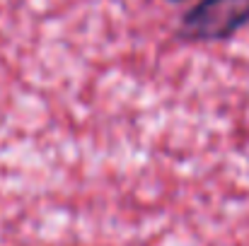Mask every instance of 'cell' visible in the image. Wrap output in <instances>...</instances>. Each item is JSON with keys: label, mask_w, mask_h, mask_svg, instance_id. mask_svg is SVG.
Listing matches in <instances>:
<instances>
[{"label": "cell", "mask_w": 249, "mask_h": 246, "mask_svg": "<svg viewBox=\"0 0 249 246\" xmlns=\"http://www.w3.org/2000/svg\"><path fill=\"white\" fill-rule=\"evenodd\" d=\"M249 27V0H196L177 24L186 44H220Z\"/></svg>", "instance_id": "6da1fadb"}, {"label": "cell", "mask_w": 249, "mask_h": 246, "mask_svg": "<svg viewBox=\"0 0 249 246\" xmlns=\"http://www.w3.org/2000/svg\"><path fill=\"white\" fill-rule=\"evenodd\" d=\"M167 2H186V0H167Z\"/></svg>", "instance_id": "7a4b0ae2"}]
</instances>
